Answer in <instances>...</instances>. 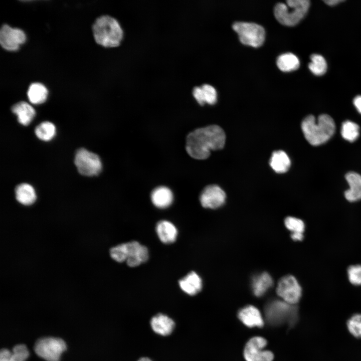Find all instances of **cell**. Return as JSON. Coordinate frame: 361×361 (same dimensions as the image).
<instances>
[{
	"instance_id": "cell-30",
	"label": "cell",
	"mask_w": 361,
	"mask_h": 361,
	"mask_svg": "<svg viewBox=\"0 0 361 361\" xmlns=\"http://www.w3.org/2000/svg\"><path fill=\"white\" fill-rule=\"evenodd\" d=\"M346 327L349 332L356 338H361V313L352 315L347 320Z\"/></svg>"
},
{
	"instance_id": "cell-38",
	"label": "cell",
	"mask_w": 361,
	"mask_h": 361,
	"mask_svg": "<svg viewBox=\"0 0 361 361\" xmlns=\"http://www.w3.org/2000/svg\"><path fill=\"white\" fill-rule=\"evenodd\" d=\"M138 361H152L148 357H142L140 358Z\"/></svg>"
},
{
	"instance_id": "cell-35",
	"label": "cell",
	"mask_w": 361,
	"mask_h": 361,
	"mask_svg": "<svg viewBox=\"0 0 361 361\" xmlns=\"http://www.w3.org/2000/svg\"><path fill=\"white\" fill-rule=\"evenodd\" d=\"M353 104L357 111L361 114V96H357L354 98Z\"/></svg>"
},
{
	"instance_id": "cell-18",
	"label": "cell",
	"mask_w": 361,
	"mask_h": 361,
	"mask_svg": "<svg viewBox=\"0 0 361 361\" xmlns=\"http://www.w3.org/2000/svg\"><path fill=\"white\" fill-rule=\"evenodd\" d=\"M150 325L155 332L165 336L170 334L172 332L175 323L173 320L168 316L159 313L151 318Z\"/></svg>"
},
{
	"instance_id": "cell-37",
	"label": "cell",
	"mask_w": 361,
	"mask_h": 361,
	"mask_svg": "<svg viewBox=\"0 0 361 361\" xmlns=\"http://www.w3.org/2000/svg\"><path fill=\"white\" fill-rule=\"evenodd\" d=\"M324 3L327 5L333 6L337 5L338 3L343 2L342 0H327L324 1Z\"/></svg>"
},
{
	"instance_id": "cell-17",
	"label": "cell",
	"mask_w": 361,
	"mask_h": 361,
	"mask_svg": "<svg viewBox=\"0 0 361 361\" xmlns=\"http://www.w3.org/2000/svg\"><path fill=\"white\" fill-rule=\"evenodd\" d=\"M156 232L161 242L164 244L173 243L177 236V230L171 222L167 220L159 221L156 226Z\"/></svg>"
},
{
	"instance_id": "cell-11",
	"label": "cell",
	"mask_w": 361,
	"mask_h": 361,
	"mask_svg": "<svg viewBox=\"0 0 361 361\" xmlns=\"http://www.w3.org/2000/svg\"><path fill=\"white\" fill-rule=\"evenodd\" d=\"M266 344V340L262 337L251 338L244 348V355L246 361H272L274 357L273 353L263 350Z\"/></svg>"
},
{
	"instance_id": "cell-7",
	"label": "cell",
	"mask_w": 361,
	"mask_h": 361,
	"mask_svg": "<svg viewBox=\"0 0 361 361\" xmlns=\"http://www.w3.org/2000/svg\"><path fill=\"white\" fill-rule=\"evenodd\" d=\"M232 27L238 35L240 41L244 45L259 47L264 41L265 30L258 24L237 22L233 24Z\"/></svg>"
},
{
	"instance_id": "cell-29",
	"label": "cell",
	"mask_w": 361,
	"mask_h": 361,
	"mask_svg": "<svg viewBox=\"0 0 361 361\" xmlns=\"http://www.w3.org/2000/svg\"><path fill=\"white\" fill-rule=\"evenodd\" d=\"M311 62L308 68L311 72L315 75L320 76L324 74L327 70V63L325 59L318 54H313L310 57Z\"/></svg>"
},
{
	"instance_id": "cell-27",
	"label": "cell",
	"mask_w": 361,
	"mask_h": 361,
	"mask_svg": "<svg viewBox=\"0 0 361 361\" xmlns=\"http://www.w3.org/2000/svg\"><path fill=\"white\" fill-rule=\"evenodd\" d=\"M35 132L40 139L49 141L55 135L56 127L53 123L49 121H45L36 127Z\"/></svg>"
},
{
	"instance_id": "cell-22",
	"label": "cell",
	"mask_w": 361,
	"mask_h": 361,
	"mask_svg": "<svg viewBox=\"0 0 361 361\" xmlns=\"http://www.w3.org/2000/svg\"><path fill=\"white\" fill-rule=\"evenodd\" d=\"M269 164L276 172L282 173L288 170L291 162L286 152L280 150L273 152L270 159Z\"/></svg>"
},
{
	"instance_id": "cell-16",
	"label": "cell",
	"mask_w": 361,
	"mask_h": 361,
	"mask_svg": "<svg viewBox=\"0 0 361 361\" xmlns=\"http://www.w3.org/2000/svg\"><path fill=\"white\" fill-rule=\"evenodd\" d=\"M193 95L201 105L206 103L213 105L217 100V91L214 87L209 84H205L201 87H195L193 90Z\"/></svg>"
},
{
	"instance_id": "cell-23",
	"label": "cell",
	"mask_w": 361,
	"mask_h": 361,
	"mask_svg": "<svg viewBox=\"0 0 361 361\" xmlns=\"http://www.w3.org/2000/svg\"><path fill=\"white\" fill-rule=\"evenodd\" d=\"M15 194L18 202L25 206L32 205L37 199L34 188L30 184L26 183H23L17 186L16 188Z\"/></svg>"
},
{
	"instance_id": "cell-19",
	"label": "cell",
	"mask_w": 361,
	"mask_h": 361,
	"mask_svg": "<svg viewBox=\"0 0 361 361\" xmlns=\"http://www.w3.org/2000/svg\"><path fill=\"white\" fill-rule=\"evenodd\" d=\"M180 289L190 295L198 293L202 288V281L199 275L192 271L178 281Z\"/></svg>"
},
{
	"instance_id": "cell-25",
	"label": "cell",
	"mask_w": 361,
	"mask_h": 361,
	"mask_svg": "<svg viewBox=\"0 0 361 361\" xmlns=\"http://www.w3.org/2000/svg\"><path fill=\"white\" fill-rule=\"evenodd\" d=\"M28 97L31 103L39 104L44 103L48 96L46 87L41 83L32 84L28 91Z\"/></svg>"
},
{
	"instance_id": "cell-6",
	"label": "cell",
	"mask_w": 361,
	"mask_h": 361,
	"mask_svg": "<svg viewBox=\"0 0 361 361\" xmlns=\"http://www.w3.org/2000/svg\"><path fill=\"white\" fill-rule=\"evenodd\" d=\"M265 312L268 320L273 324H279L285 321L293 324L297 320V309L296 305L283 300H275L270 302L266 306Z\"/></svg>"
},
{
	"instance_id": "cell-1",
	"label": "cell",
	"mask_w": 361,
	"mask_h": 361,
	"mask_svg": "<svg viewBox=\"0 0 361 361\" xmlns=\"http://www.w3.org/2000/svg\"><path fill=\"white\" fill-rule=\"evenodd\" d=\"M225 140V133L221 127L210 125L190 133L186 138V148L192 157L205 159L209 156L211 150L223 148Z\"/></svg>"
},
{
	"instance_id": "cell-33",
	"label": "cell",
	"mask_w": 361,
	"mask_h": 361,
	"mask_svg": "<svg viewBox=\"0 0 361 361\" xmlns=\"http://www.w3.org/2000/svg\"><path fill=\"white\" fill-rule=\"evenodd\" d=\"M29 355L27 346L24 344L15 346L12 351V361H25Z\"/></svg>"
},
{
	"instance_id": "cell-13",
	"label": "cell",
	"mask_w": 361,
	"mask_h": 361,
	"mask_svg": "<svg viewBox=\"0 0 361 361\" xmlns=\"http://www.w3.org/2000/svg\"><path fill=\"white\" fill-rule=\"evenodd\" d=\"M226 197L225 193L219 186L212 185L203 190L200 201L204 208L217 209L224 204Z\"/></svg>"
},
{
	"instance_id": "cell-5",
	"label": "cell",
	"mask_w": 361,
	"mask_h": 361,
	"mask_svg": "<svg viewBox=\"0 0 361 361\" xmlns=\"http://www.w3.org/2000/svg\"><path fill=\"white\" fill-rule=\"evenodd\" d=\"M309 6L308 0H288L286 4L276 5L274 9V16L281 24L293 26L305 16Z\"/></svg>"
},
{
	"instance_id": "cell-8",
	"label": "cell",
	"mask_w": 361,
	"mask_h": 361,
	"mask_svg": "<svg viewBox=\"0 0 361 361\" xmlns=\"http://www.w3.org/2000/svg\"><path fill=\"white\" fill-rule=\"evenodd\" d=\"M66 348L63 339L53 337L40 338L34 346L36 353L46 361H60L61 354Z\"/></svg>"
},
{
	"instance_id": "cell-3",
	"label": "cell",
	"mask_w": 361,
	"mask_h": 361,
	"mask_svg": "<svg viewBox=\"0 0 361 361\" xmlns=\"http://www.w3.org/2000/svg\"><path fill=\"white\" fill-rule=\"evenodd\" d=\"M96 42L105 47H116L123 37V31L118 22L109 16L98 18L93 26Z\"/></svg>"
},
{
	"instance_id": "cell-20",
	"label": "cell",
	"mask_w": 361,
	"mask_h": 361,
	"mask_svg": "<svg viewBox=\"0 0 361 361\" xmlns=\"http://www.w3.org/2000/svg\"><path fill=\"white\" fill-rule=\"evenodd\" d=\"M151 201L156 207L165 209L170 206L173 202V196L171 190L163 186L154 189L151 194Z\"/></svg>"
},
{
	"instance_id": "cell-14",
	"label": "cell",
	"mask_w": 361,
	"mask_h": 361,
	"mask_svg": "<svg viewBox=\"0 0 361 361\" xmlns=\"http://www.w3.org/2000/svg\"><path fill=\"white\" fill-rule=\"evenodd\" d=\"M240 320L249 327H261L264 321L259 310L252 305L247 306L241 309L238 313Z\"/></svg>"
},
{
	"instance_id": "cell-26",
	"label": "cell",
	"mask_w": 361,
	"mask_h": 361,
	"mask_svg": "<svg viewBox=\"0 0 361 361\" xmlns=\"http://www.w3.org/2000/svg\"><path fill=\"white\" fill-rule=\"evenodd\" d=\"M278 68L283 72H290L297 69L300 65L298 58L291 53L280 55L277 59Z\"/></svg>"
},
{
	"instance_id": "cell-21",
	"label": "cell",
	"mask_w": 361,
	"mask_h": 361,
	"mask_svg": "<svg viewBox=\"0 0 361 361\" xmlns=\"http://www.w3.org/2000/svg\"><path fill=\"white\" fill-rule=\"evenodd\" d=\"M12 110L18 116V120L23 125H28L36 115L34 108L26 102L22 101L13 106Z\"/></svg>"
},
{
	"instance_id": "cell-28",
	"label": "cell",
	"mask_w": 361,
	"mask_h": 361,
	"mask_svg": "<svg viewBox=\"0 0 361 361\" xmlns=\"http://www.w3.org/2000/svg\"><path fill=\"white\" fill-rule=\"evenodd\" d=\"M341 134L346 140L353 142L358 137L359 127L356 123L352 121H345L342 124Z\"/></svg>"
},
{
	"instance_id": "cell-4",
	"label": "cell",
	"mask_w": 361,
	"mask_h": 361,
	"mask_svg": "<svg viewBox=\"0 0 361 361\" xmlns=\"http://www.w3.org/2000/svg\"><path fill=\"white\" fill-rule=\"evenodd\" d=\"M110 255L115 261H126L131 267L137 266L146 262L148 258L147 248L137 241H131L111 248Z\"/></svg>"
},
{
	"instance_id": "cell-32",
	"label": "cell",
	"mask_w": 361,
	"mask_h": 361,
	"mask_svg": "<svg viewBox=\"0 0 361 361\" xmlns=\"http://www.w3.org/2000/svg\"><path fill=\"white\" fill-rule=\"evenodd\" d=\"M347 275L349 282L355 286L361 285V264L349 266L347 269Z\"/></svg>"
},
{
	"instance_id": "cell-15",
	"label": "cell",
	"mask_w": 361,
	"mask_h": 361,
	"mask_svg": "<svg viewBox=\"0 0 361 361\" xmlns=\"http://www.w3.org/2000/svg\"><path fill=\"white\" fill-rule=\"evenodd\" d=\"M349 189L344 192L345 199L350 202L361 200V175L355 172H349L345 175Z\"/></svg>"
},
{
	"instance_id": "cell-36",
	"label": "cell",
	"mask_w": 361,
	"mask_h": 361,
	"mask_svg": "<svg viewBox=\"0 0 361 361\" xmlns=\"http://www.w3.org/2000/svg\"><path fill=\"white\" fill-rule=\"evenodd\" d=\"M291 237L294 241H302L304 238L303 233H291Z\"/></svg>"
},
{
	"instance_id": "cell-2",
	"label": "cell",
	"mask_w": 361,
	"mask_h": 361,
	"mask_svg": "<svg viewBox=\"0 0 361 361\" xmlns=\"http://www.w3.org/2000/svg\"><path fill=\"white\" fill-rule=\"evenodd\" d=\"M301 126L305 139L313 146L319 145L327 141L335 130L333 119L327 114L319 115L317 121L314 116L308 115L303 120Z\"/></svg>"
},
{
	"instance_id": "cell-9",
	"label": "cell",
	"mask_w": 361,
	"mask_h": 361,
	"mask_svg": "<svg viewBox=\"0 0 361 361\" xmlns=\"http://www.w3.org/2000/svg\"><path fill=\"white\" fill-rule=\"evenodd\" d=\"M74 163L79 172L83 175H98L102 169V163L99 157L96 154L83 148L77 150Z\"/></svg>"
},
{
	"instance_id": "cell-24",
	"label": "cell",
	"mask_w": 361,
	"mask_h": 361,
	"mask_svg": "<svg viewBox=\"0 0 361 361\" xmlns=\"http://www.w3.org/2000/svg\"><path fill=\"white\" fill-rule=\"evenodd\" d=\"M271 276L266 272H263L255 276L252 280V288L254 294L258 297L261 296L272 286Z\"/></svg>"
},
{
	"instance_id": "cell-31",
	"label": "cell",
	"mask_w": 361,
	"mask_h": 361,
	"mask_svg": "<svg viewBox=\"0 0 361 361\" xmlns=\"http://www.w3.org/2000/svg\"><path fill=\"white\" fill-rule=\"evenodd\" d=\"M285 225L292 233H303L305 230L304 222L301 219L295 217H287L285 220Z\"/></svg>"
},
{
	"instance_id": "cell-12",
	"label": "cell",
	"mask_w": 361,
	"mask_h": 361,
	"mask_svg": "<svg viewBox=\"0 0 361 361\" xmlns=\"http://www.w3.org/2000/svg\"><path fill=\"white\" fill-rule=\"evenodd\" d=\"M26 37L24 32L19 29L12 28L7 25H4L0 31V43L5 49L8 51H16L20 45L26 41Z\"/></svg>"
},
{
	"instance_id": "cell-34",
	"label": "cell",
	"mask_w": 361,
	"mask_h": 361,
	"mask_svg": "<svg viewBox=\"0 0 361 361\" xmlns=\"http://www.w3.org/2000/svg\"><path fill=\"white\" fill-rule=\"evenodd\" d=\"M12 351L6 348H3L0 352V361H12Z\"/></svg>"
},
{
	"instance_id": "cell-10",
	"label": "cell",
	"mask_w": 361,
	"mask_h": 361,
	"mask_svg": "<svg viewBox=\"0 0 361 361\" xmlns=\"http://www.w3.org/2000/svg\"><path fill=\"white\" fill-rule=\"evenodd\" d=\"M276 292L284 301L296 305L302 295V288L295 277L287 275L278 282Z\"/></svg>"
}]
</instances>
